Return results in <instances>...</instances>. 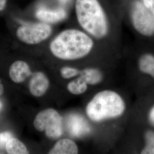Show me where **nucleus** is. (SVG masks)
<instances>
[{
	"mask_svg": "<svg viewBox=\"0 0 154 154\" xmlns=\"http://www.w3.org/2000/svg\"><path fill=\"white\" fill-rule=\"evenodd\" d=\"M67 12L63 8L49 9L39 7L35 11V17L41 22L47 23H55L66 19Z\"/></svg>",
	"mask_w": 154,
	"mask_h": 154,
	"instance_id": "obj_7",
	"label": "nucleus"
},
{
	"mask_svg": "<svg viewBox=\"0 0 154 154\" xmlns=\"http://www.w3.org/2000/svg\"><path fill=\"white\" fill-rule=\"evenodd\" d=\"M8 0H0V11H3L5 8Z\"/></svg>",
	"mask_w": 154,
	"mask_h": 154,
	"instance_id": "obj_20",
	"label": "nucleus"
},
{
	"mask_svg": "<svg viewBox=\"0 0 154 154\" xmlns=\"http://www.w3.org/2000/svg\"><path fill=\"white\" fill-rule=\"evenodd\" d=\"M146 145L141 154H154V131L149 130L145 134Z\"/></svg>",
	"mask_w": 154,
	"mask_h": 154,
	"instance_id": "obj_15",
	"label": "nucleus"
},
{
	"mask_svg": "<svg viewBox=\"0 0 154 154\" xmlns=\"http://www.w3.org/2000/svg\"><path fill=\"white\" fill-rule=\"evenodd\" d=\"M5 149L9 154H29L25 144L15 138L11 137L9 139L6 144Z\"/></svg>",
	"mask_w": 154,
	"mask_h": 154,
	"instance_id": "obj_14",
	"label": "nucleus"
},
{
	"mask_svg": "<svg viewBox=\"0 0 154 154\" xmlns=\"http://www.w3.org/2000/svg\"><path fill=\"white\" fill-rule=\"evenodd\" d=\"M132 25L138 33L144 36L154 35V14L143 2L137 1L131 11Z\"/></svg>",
	"mask_w": 154,
	"mask_h": 154,
	"instance_id": "obj_6",
	"label": "nucleus"
},
{
	"mask_svg": "<svg viewBox=\"0 0 154 154\" xmlns=\"http://www.w3.org/2000/svg\"><path fill=\"white\" fill-rule=\"evenodd\" d=\"M126 110V103L120 94L105 90L96 94L86 106L85 112L94 122H102L122 116Z\"/></svg>",
	"mask_w": 154,
	"mask_h": 154,
	"instance_id": "obj_2",
	"label": "nucleus"
},
{
	"mask_svg": "<svg viewBox=\"0 0 154 154\" xmlns=\"http://www.w3.org/2000/svg\"><path fill=\"white\" fill-rule=\"evenodd\" d=\"M52 33L49 23L37 22L24 23L17 30V37L21 42L29 45L38 44L48 38Z\"/></svg>",
	"mask_w": 154,
	"mask_h": 154,
	"instance_id": "obj_5",
	"label": "nucleus"
},
{
	"mask_svg": "<svg viewBox=\"0 0 154 154\" xmlns=\"http://www.w3.org/2000/svg\"><path fill=\"white\" fill-rule=\"evenodd\" d=\"M138 67L140 72L151 75L154 79V55L144 54L138 61Z\"/></svg>",
	"mask_w": 154,
	"mask_h": 154,
	"instance_id": "obj_12",
	"label": "nucleus"
},
{
	"mask_svg": "<svg viewBox=\"0 0 154 154\" xmlns=\"http://www.w3.org/2000/svg\"><path fill=\"white\" fill-rule=\"evenodd\" d=\"M11 138V135L9 132L0 133V150L5 149L7 142Z\"/></svg>",
	"mask_w": 154,
	"mask_h": 154,
	"instance_id": "obj_17",
	"label": "nucleus"
},
{
	"mask_svg": "<svg viewBox=\"0 0 154 154\" xmlns=\"http://www.w3.org/2000/svg\"><path fill=\"white\" fill-rule=\"evenodd\" d=\"M48 78L42 72H35L29 82L30 93L35 97H40L46 93L49 88Z\"/></svg>",
	"mask_w": 154,
	"mask_h": 154,
	"instance_id": "obj_8",
	"label": "nucleus"
},
{
	"mask_svg": "<svg viewBox=\"0 0 154 154\" xmlns=\"http://www.w3.org/2000/svg\"><path fill=\"white\" fill-rule=\"evenodd\" d=\"M1 106H2V104H1V102H0V109L1 108Z\"/></svg>",
	"mask_w": 154,
	"mask_h": 154,
	"instance_id": "obj_23",
	"label": "nucleus"
},
{
	"mask_svg": "<svg viewBox=\"0 0 154 154\" xmlns=\"http://www.w3.org/2000/svg\"><path fill=\"white\" fill-rule=\"evenodd\" d=\"M94 46L93 39L77 29L65 30L51 41L50 49L55 57L63 60H77L87 56Z\"/></svg>",
	"mask_w": 154,
	"mask_h": 154,
	"instance_id": "obj_1",
	"label": "nucleus"
},
{
	"mask_svg": "<svg viewBox=\"0 0 154 154\" xmlns=\"http://www.w3.org/2000/svg\"><path fill=\"white\" fill-rule=\"evenodd\" d=\"M79 76L83 78L88 85L91 86L98 85L103 79L102 72L94 67H87L82 69Z\"/></svg>",
	"mask_w": 154,
	"mask_h": 154,
	"instance_id": "obj_11",
	"label": "nucleus"
},
{
	"mask_svg": "<svg viewBox=\"0 0 154 154\" xmlns=\"http://www.w3.org/2000/svg\"><path fill=\"white\" fill-rule=\"evenodd\" d=\"M34 126L38 131H45L47 137L58 139L63 134L62 117L55 109H47L36 116Z\"/></svg>",
	"mask_w": 154,
	"mask_h": 154,
	"instance_id": "obj_4",
	"label": "nucleus"
},
{
	"mask_svg": "<svg viewBox=\"0 0 154 154\" xmlns=\"http://www.w3.org/2000/svg\"><path fill=\"white\" fill-rule=\"evenodd\" d=\"M79 149L77 144L72 139H62L59 140L51 149L50 154H77Z\"/></svg>",
	"mask_w": 154,
	"mask_h": 154,
	"instance_id": "obj_10",
	"label": "nucleus"
},
{
	"mask_svg": "<svg viewBox=\"0 0 154 154\" xmlns=\"http://www.w3.org/2000/svg\"><path fill=\"white\" fill-rule=\"evenodd\" d=\"M59 1H60L62 2H66L67 1H68L69 0H59Z\"/></svg>",
	"mask_w": 154,
	"mask_h": 154,
	"instance_id": "obj_22",
	"label": "nucleus"
},
{
	"mask_svg": "<svg viewBox=\"0 0 154 154\" xmlns=\"http://www.w3.org/2000/svg\"><path fill=\"white\" fill-rule=\"evenodd\" d=\"M81 70L69 66H64L60 70V74L64 79H71L78 77L80 75Z\"/></svg>",
	"mask_w": 154,
	"mask_h": 154,
	"instance_id": "obj_16",
	"label": "nucleus"
},
{
	"mask_svg": "<svg viewBox=\"0 0 154 154\" xmlns=\"http://www.w3.org/2000/svg\"><path fill=\"white\" fill-rule=\"evenodd\" d=\"M32 74L28 63L23 61L14 62L9 69V77L14 82L22 83Z\"/></svg>",
	"mask_w": 154,
	"mask_h": 154,
	"instance_id": "obj_9",
	"label": "nucleus"
},
{
	"mask_svg": "<svg viewBox=\"0 0 154 154\" xmlns=\"http://www.w3.org/2000/svg\"><path fill=\"white\" fill-rule=\"evenodd\" d=\"M88 84L80 76L77 77L75 79L68 83L67 89L69 93L79 95L85 93L88 89Z\"/></svg>",
	"mask_w": 154,
	"mask_h": 154,
	"instance_id": "obj_13",
	"label": "nucleus"
},
{
	"mask_svg": "<svg viewBox=\"0 0 154 154\" xmlns=\"http://www.w3.org/2000/svg\"><path fill=\"white\" fill-rule=\"evenodd\" d=\"M4 86L2 85V84L1 83V81L0 79V95H1L2 94L4 93Z\"/></svg>",
	"mask_w": 154,
	"mask_h": 154,
	"instance_id": "obj_21",
	"label": "nucleus"
},
{
	"mask_svg": "<svg viewBox=\"0 0 154 154\" xmlns=\"http://www.w3.org/2000/svg\"><path fill=\"white\" fill-rule=\"evenodd\" d=\"M149 122L154 126V106L149 112Z\"/></svg>",
	"mask_w": 154,
	"mask_h": 154,
	"instance_id": "obj_19",
	"label": "nucleus"
},
{
	"mask_svg": "<svg viewBox=\"0 0 154 154\" xmlns=\"http://www.w3.org/2000/svg\"><path fill=\"white\" fill-rule=\"evenodd\" d=\"M142 2L154 14V0H142Z\"/></svg>",
	"mask_w": 154,
	"mask_h": 154,
	"instance_id": "obj_18",
	"label": "nucleus"
},
{
	"mask_svg": "<svg viewBox=\"0 0 154 154\" xmlns=\"http://www.w3.org/2000/svg\"><path fill=\"white\" fill-rule=\"evenodd\" d=\"M75 11L78 21L86 32L97 38L107 35V17L98 0H77Z\"/></svg>",
	"mask_w": 154,
	"mask_h": 154,
	"instance_id": "obj_3",
	"label": "nucleus"
}]
</instances>
